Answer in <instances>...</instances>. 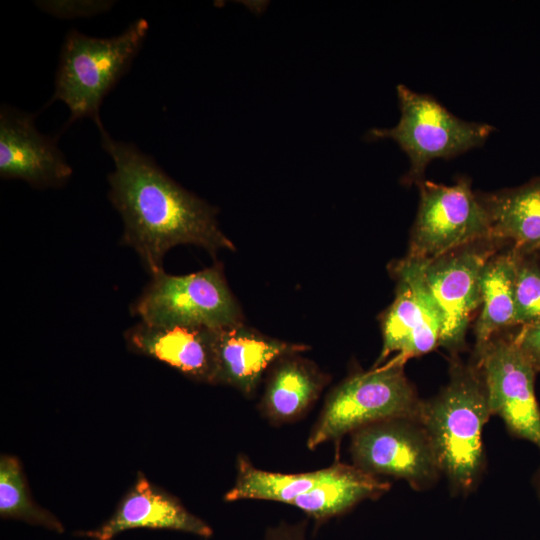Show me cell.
<instances>
[{
  "label": "cell",
  "instance_id": "24",
  "mask_svg": "<svg viewBox=\"0 0 540 540\" xmlns=\"http://www.w3.org/2000/svg\"><path fill=\"white\" fill-rule=\"evenodd\" d=\"M306 529V520L295 524L281 522L276 526L268 527L263 540H308Z\"/></svg>",
  "mask_w": 540,
  "mask_h": 540
},
{
  "label": "cell",
  "instance_id": "3",
  "mask_svg": "<svg viewBox=\"0 0 540 540\" xmlns=\"http://www.w3.org/2000/svg\"><path fill=\"white\" fill-rule=\"evenodd\" d=\"M147 31L145 19L136 20L111 38L89 37L71 30L61 47L55 90L48 104L64 102L70 110L68 124L90 118L102 127L101 103L129 69Z\"/></svg>",
  "mask_w": 540,
  "mask_h": 540
},
{
  "label": "cell",
  "instance_id": "25",
  "mask_svg": "<svg viewBox=\"0 0 540 540\" xmlns=\"http://www.w3.org/2000/svg\"><path fill=\"white\" fill-rule=\"evenodd\" d=\"M535 486H536V490H537V493H538V496L540 498V468L538 469V471L536 472V475H535Z\"/></svg>",
  "mask_w": 540,
  "mask_h": 540
},
{
  "label": "cell",
  "instance_id": "6",
  "mask_svg": "<svg viewBox=\"0 0 540 540\" xmlns=\"http://www.w3.org/2000/svg\"><path fill=\"white\" fill-rule=\"evenodd\" d=\"M131 313L155 325L218 329L243 323L241 308L219 265L186 275L152 276Z\"/></svg>",
  "mask_w": 540,
  "mask_h": 540
},
{
  "label": "cell",
  "instance_id": "14",
  "mask_svg": "<svg viewBox=\"0 0 540 540\" xmlns=\"http://www.w3.org/2000/svg\"><path fill=\"white\" fill-rule=\"evenodd\" d=\"M215 329L139 321L124 339L132 352L161 361L186 377L216 384Z\"/></svg>",
  "mask_w": 540,
  "mask_h": 540
},
{
  "label": "cell",
  "instance_id": "4",
  "mask_svg": "<svg viewBox=\"0 0 540 540\" xmlns=\"http://www.w3.org/2000/svg\"><path fill=\"white\" fill-rule=\"evenodd\" d=\"M404 364L393 358L369 371L352 374L337 385L324 403L307 447L315 449L386 419L419 420L422 400L405 375Z\"/></svg>",
  "mask_w": 540,
  "mask_h": 540
},
{
  "label": "cell",
  "instance_id": "9",
  "mask_svg": "<svg viewBox=\"0 0 540 540\" xmlns=\"http://www.w3.org/2000/svg\"><path fill=\"white\" fill-rule=\"evenodd\" d=\"M490 411L499 416L515 437L540 450V407L535 395L537 371L524 356L514 336L501 334L475 352Z\"/></svg>",
  "mask_w": 540,
  "mask_h": 540
},
{
  "label": "cell",
  "instance_id": "8",
  "mask_svg": "<svg viewBox=\"0 0 540 540\" xmlns=\"http://www.w3.org/2000/svg\"><path fill=\"white\" fill-rule=\"evenodd\" d=\"M350 452L356 467L403 479L415 490L432 487L442 473L425 427L414 418L386 419L355 430Z\"/></svg>",
  "mask_w": 540,
  "mask_h": 540
},
{
  "label": "cell",
  "instance_id": "13",
  "mask_svg": "<svg viewBox=\"0 0 540 540\" xmlns=\"http://www.w3.org/2000/svg\"><path fill=\"white\" fill-rule=\"evenodd\" d=\"M134 529L170 530L205 539L213 536L206 521L191 513L178 498L154 486L141 472L110 518L78 535L91 540H113Z\"/></svg>",
  "mask_w": 540,
  "mask_h": 540
},
{
  "label": "cell",
  "instance_id": "12",
  "mask_svg": "<svg viewBox=\"0 0 540 540\" xmlns=\"http://www.w3.org/2000/svg\"><path fill=\"white\" fill-rule=\"evenodd\" d=\"M35 115L4 105L0 110V176L20 179L36 188L59 187L72 168L56 145L41 134Z\"/></svg>",
  "mask_w": 540,
  "mask_h": 540
},
{
  "label": "cell",
  "instance_id": "2",
  "mask_svg": "<svg viewBox=\"0 0 540 540\" xmlns=\"http://www.w3.org/2000/svg\"><path fill=\"white\" fill-rule=\"evenodd\" d=\"M485 385L475 363L453 358L447 385L422 400L425 427L441 472L455 492L467 494L478 484L485 466L482 431L491 416Z\"/></svg>",
  "mask_w": 540,
  "mask_h": 540
},
{
  "label": "cell",
  "instance_id": "17",
  "mask_svg": "<svg viewBox=\"0 0 540 540\" xmlns=\"http://www.w3.org/2000/svg\"><path fill=\"white\" fill-rule=\"evenodd\" d=\"M273 365L259 408L274 424L294 421L318 399L326 375L297 354L284 356Z\"/></svg>",
  "mask_w": 540,
  "mask_h": 540
},
{
  "label": "cell",
  "instance_id": "21",
  "mask_svg": "<svg viewBox=\"0 0 540 540\" xmlns=\"http://www.w3.org/2000/svg\"><path fill=\"white\" fill-rule=\"evenodd\" d=\"M0 517L63 533L61 520L32 499L19 460L12 455L0 458Z\"/></svg>",
  "mask_w": 540,
  "mask_h": 540
},
{
  "label": "cell",
  "instance_id": "11",
  "mask_svg": "<svg viewBox=\"0 0 540 540\" xmlns=\"http://www.w3.org/2000/svg\"><path fill=\"white\" fill-rule=\"evenodd\" d=\"M499 244L482 239L423 262L424 279L443 315L440 347L454 355L463 348L470 320L481 305V273Z\"/></svg>",
  "mask_w": 540,
  "mask_h": 540
},
{
  "label": "cell",
  "instance_id": "15",
  "mask_svg": "<svg viewBox=\"0 0 540 540\" xmlns=\"http://www.w3.org/2000/svg\"><path fill=\"white\" fill-rule=\"evenodd\" d=\"M215 332L216 384L251 395L263 374L280 358L298 354L307 346L265 336L243 323L218 328Z\"/></svg>",
  "mask_w": 540,
  "mask_h": 540
},
{
  "label": "cell",
  "instance_id": "20",
  "mask_svg": "<svg viewBox=\"0 0 540 540\" xmlns=\"http://www.w3.org/2000/svg\"><path fill=\"white\" fill-rule=\"evenodd\" d=\"M329 471L330 466L297 474L268 472L255 467L246 456L239 455L235 483L224 499L228 502L254 499L290 504L320 483Z\"/></svg>",
  "mask_w": 540,
  "mask_h": 540
},
{
  "label": "cell",
  "instance_id": "18",
  "mask_svg": "<svg viewBox=\"0 0 540 540\" xmlns=\"http://www.w3.org/2000/svg\"><path fill=\"white\" fill-rule=\"evenodd\" d=\"M390 487L389 482L355 465L335 462L320 483L296 497L289 505L321 524L348 512L364 500L379 498Z\"/></svg>",
  "mask_w": 540,
  "mask_h": 540
},
{
  "label": "cell",
  "instance_id": "10",
  "mask_svg": "<svg viewBox=\"0 0 540 540\" xmlns=\"http://www.w3.org/2000/svg\"><path fill=\"white\" fill-rule=\"evenodd\" d=\"M396 294L381 320L382 349L375 367L386 358L406 362L440 346L444 320L423 274V262L404 257L391 266Z\"/></svg>",
  "mask_w": 540,
  "mask_h": 540
},
{
  "label": "cell",
  "instance_id": "1",
  "mask_svg": "<svg viewBox=\"0 0 540 540\" xmlns=\"http://www.w3.org/2000/svg\"><path fill=\"white\" fill-rule=\"evenodd\" d=\"M102 148L114 170L108 175L109 199L122 217V241L138 254L152 276L174 246L193 244L215 254L235 250L216 219V210L170 178L134 144L113 139L98 128Z\"/></svg>",
  "mask_w": 540,
  "mask_h": 540
},
{
  "label": "cell",
  "instance_id": "7",
  "mask_svg": "<svg viewBox=\"0 0 540 540\" xmlns=\"http://www.w3.org/2000/svg\"><path fill=\"white\" fill-rule=\"evenodd\" d=\"M419 206L406 258L429 262L470 243L491 238L488 214L465 176L452 185L417 184Z\"/></svg>",
  "mask_w": 540,
  "mask_h": 540
},
{
  "label": "cell",
  "instance_id": "19",
  "mask_svg": "<svg viewBox=\"0 0 540 540\" xmlns=\"http://www.w3.org/2000/svg\"><path fill=\"white\" fill-rule=\"evenodd\" d=\"M519 255L512 248L494 254L480 280L481 305L475 324V352L516 323L515 283Z\"/></svg>",
  "mask_w": 540,
  "mask_h": 540
},
{
  "label": "cell",
  "instance_id": "5",
  "mask_svg": "<svg viewBox=\"0 0 540 540\" xmlns=\"http://www.w3.org/2000/svg\"><path fill=\"white\" fill-rule=\"evenodd\" d=\"M400 118L391 128H373L368 140L391 139L405 152L409 169L402 178L405 185L424 180L428 164L435 159H450L484 145L495 127L466 121L451 113L432 95L418 93L398 84Z\"/></svg>",
  "mask_w": 540,
  "mask_h": 540
},
{
  "label": "cell",
  "instance_id": "16",
  "mask_svg": "<svg viewBox=\"0 0 540 540\" xmlns=\"http://www.w3.org/2000/svg\"><path fill=\"white\" fill-rule=\"evenodd\" d=\"M477 193L492 239L512 244L523 256L540 252V176L515 188Z\"/></svg>",
  "mask_w": 540,
  "mask_h": 540
},
{
  "label": "cell",
  "instance_id": "23",
  "mask_svg": "<svg viewBox=\"0 0 540 540\" xmlns=\"http://www.w3.org/2000/svg\"><path fill=\"white\" fill-rule=\"evenodd\" d=\"M516 344L537 372L540 371V322L524 325L513 335Z\"/></svg>",
  "mask_w": 540,
  "mask_h": 540
},
{
  "label": "cell",
  "instance_id": "22",
  "mask_svg": "<svg viewBox=\"0 0 540 540\" xmlns=\"http://www.w3.org/2000/svg\"><path fill=\"white\" fill-rule=\"evenodd\" d=\"M516 323L540 322V266L527 256L519 255L516 283Z\"/></svg>",
  "mask_w": 540,
  "mask_h": 540
}]
</instances>
